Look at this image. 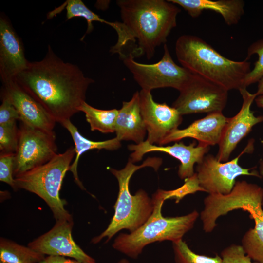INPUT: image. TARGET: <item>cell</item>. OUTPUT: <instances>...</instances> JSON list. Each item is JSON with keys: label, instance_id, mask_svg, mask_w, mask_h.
Returning <instances> with one entry per match:
<instances>
[{"label": "cell", "instance_id": "cell-5", "mask_svg": "<svg viewBox=\"0 0 263 263\" xmlns=\"http://www.w3.org/2000/svg\"><path fill=\"white\" fill-rule=\"evenodd\" d=\"M166 200L165 190H158L152 196L154 208L150 216L136 230L129 234H120L115 239L113 247L131 258L136 259L150 244L182 240L184 235L193 227L199 214L194 210L183 216L165 217L161 210Z\"/></svg>", "mask_w": 263, "mask_h": 263}, {"label": "cell", "instance_id": "cell-22", "mask_svg": "<svg viewBox=\"0 0 263 263\" xmlns=\"http://www.w3.org/2000/svg\"><path fill=\"white\" fill-rule=\"evenodd\" d=\"M45 255L14 241L0 239V263H39Z\"/></svg>", "mask_w": 263, "mask_h": 263}, {"label": "cell", "instance_id": "cell-26", "mask_svg": "<svg viewBox=\"0 0 263 263\" xmlns=\"http://www.w3.org/2000/svg\"><path fill=\"white\" fill-rule=\"evenodd\" d=\"M254 54L258 55V59L255 63L253 69L248 74L244 80L243 85L244 89L258 82L263 76V39L258 40L249 46L246 60H247Z\"/></svg>", "mask_w": 263, "mask_h": 263}, {"label": "cell", "instance_id": "cell-32", "mask_svg": "<svg viewBox=\"0 0 263 263\" xmlns=\"http://www.w3.org/2000/svg\"><path fill=\"white\" fill-rule=\"evenodd\" d=\"M44 263H85L75 259L58 256H48L43 260Z\"/></svg>", "mask_w": 263, "mask_h": 263}, {"label": "cell", "instance_id": "cell-8", "mask_svg": "<svg viewBox=\"0 0 263 263\" xmlns=\"http://www.w3.org/2000/svg\"><path fill=\"white\" fill-rule=\"evenodd\" d=\"M120 57L142 90L147 91L167 87L180 91L189 81L193 74L175 63L166 44H164L162 58L153 64L138 62L130 54Z\"/></svg>", "mask_w": 263, "mask_h": 263}, {"label": "cell", "instance_id": "cell-14", "mask_svg": "<svg viewBox=\"0 0 263 263\" xmlns=\"http://www.w3.org/2000/svg\"><path fill=\"white\" fill-rule=\"evenodd\" d=\"M243 104L239 112L229 118L225 127L216 156L221 162H226L239 143L244 138L256 124L263 122V116H255L250 107L257 97L255 93H250L246 88L239 90Z\"/></svg>", "mask_w": 263, "mask_h": 263}, {"label": "cell", "instance_id": "cell-19", "mask_svg": "<svg viewBox=\"0 0 263 263\" xmlns=\"http://www.w3.org/2000/svg\"><path fill=\"white\" fill-rule=\"evenodd\" d=\"M146 131L140 111L139 92L137 91L130 101L123 102L116 119L114 132L120 141L131 140L139 144L144 141Z\"/></svg>", "mask_w": 263, "mask_h": 263}, {"label": "cell", "instance_id": "cell-4", "mask_svg": "<svg viewBox=\"0 0 263 263\" xmlns=\"http://www.w3.org/2000/svg\"><path fill=\"white\" fill-rule=\"evenodd\" d=\"M162 163L160 158H148L142 164L136 165L129 158L123 169H109L116 178L119 185L118 197L114 206V213L108 227L101 234L93 238L92 243L97 244L104 238H107V243L119 231L127 229L132 232L146 222L153 210L152 199L143 189L132 195L129 189L130 180L140 169L150 167L157 171Z\"/></svg>", "mask_w": 263, "mask_h": 263}, {"label": "cell", "instance_id": "cell-33", "mask_svg": "<svg viewBox=\"0 0 263 263\" xmlns=\"http://www.w3.org/2000/svg\"><path fill=\"white\" fill-rule=\"evenodd\" d=\"M258 82V88L256 92L255 93L257 96L263 95V76L260 79V80Z\"/></svg>", "mask_w": 263, "mask_h": 263}, {"label": "cell", "instance_id": "cell-23", "mask_svg": "<svg viewBox=\"0 0 263 263\" xmlns=\"http://www.w3.org/2000/svg\"><path fill=\"white\" fill-rule=\"evenodd\" d=\"M78 111L85 113L92 131H98L104 133L114 132L118 110L98 109L84 101L79 107Z\"/></svg>", "mask_w": 263, "mask_h": 263}, {"label": "cell", "instance_id": "cell-30", "mask_svg": "<svg viewBox=\"0 0 263 263\" xmlns=\"http://www.w3.org/2000/svg\"><path fill=\"white\" fill-rule=\"evenodd\" d=\"M14 153H0V180L16 190L14 176Z\"/></svg>", "mask_w": 263, "mask_h": 263}, {"label": "cell", "instance_id": "cell-10", "mask_svg": "<svg viewBox=\"0 0 263 263\" xmlns=\"http://www.w3.org/2000/svg\"><path fill=\"white\" fill-rule=\"evenodd\" d=\"M54 131L49 132L21 124L14 155V176L49 161L57 153Z\"/></svg>", "mask_w": 263, "mask_h": 263}, {"label": "cell", "instance_id": "cell-6", "mask_svg": "<svg viewBox=\"0 0 263 263\" xmlns=\"http://www.w3.org/2000/svg\"><path fill=\"white\" fill-rule=\"evenodd\" d=\"M75 155V147H71L45 164L15 176L16 190L23 189L42 199L56 221H73L72 215L65 208L66 202L60 197L59 192Z\"/></svg>", "mask_w": 263, "mask_h": 263}, {"label": "cell", "instance_id": "cell-38", "mask_svg": "<svg viewBox=\"0 0 263 263\" xmlns=\"http://www.w3.org/2000/svg\"><path fill=\"white\" fill-rule=\"evenodd\" d=\"M39 263H44L43 262V261L40 262Z\"/></svg>", "mask_w": 263, "mask_h": 263}, {"label": "cell", "instance_id": "cell-9", "mask_svg": "<svg viewBox=\"0 0 263 263\" xmlns=\"http://www.w3.org/2000/svg\"><path fill=\"white\" fill-rule=\"evenodd\" d=\"M228 90L196 74L179 91L172 105L181 115L222 112L228 98Z\"/></svg>", "mask_w": 263, "mask_h": 263}, {"label": "cell", "instance_id": "cell-11", "mask_svg": "<svg viewBox=\"0 0 263 263\" xmlns=\"http://www.w3.org/2000/svg\"><path fill=\"white\" fill-rule=\"evenodd\" d=\"M253 142L248 143L241 153L230 161H219L216 156L207 154L197 164L196 171L200 186L209 194L226 195L232 190L236 179L246 175L262 178L258 171L243 168L239 164L240 157L252 150Z\"/></svg>", "mask_w": 263, "mask_h": 263}, {"label": "cell", "instance_id": "cell-18", "mask_svg": "<svg viewBox=\"0 0 263 263\" xmlns=\"http://www.w3.org/2000/svg\"><path fill=\"white\" fill-rule=\"evenodd\" d=\"M228 118L222 112L208 113L185 129L173 131L163 140L160 146L185 138L194 139L199 143L210 147L218 144Z\"/></svg>", "mask_w": 263, "mask_h": 263}, {"label": "cell", "instance_id": "cell-20", "mask_svg": "<svg viewBox=\"0 0 263 263\" xmlns=\"http://www.w3.org/2000/svg\"><path fill=\"white\" fill-rule=\"evenodd\" d=\"M184 8L192 18L204 10H212L221 15L225 23L236 24L244 14V2L242 0H168Z\"/></svg>", "mask_w": 263, "mask_h": 263}, {"label": "cell", "instance_id": "cell-31", "mask_svg": "<svg viewBox=\"0 0 263 263\" xmlns=\"http://www.w3.org/2000/svg\"><path fill=\"white\" fill-rule=\"evenodd\" d=\"M2 103L0 106V125L8 124L20 120L19 115L8 98L0 94Z\"/></svg>", "mask_w": 263, "mask_h": 263}, {"label": "cell", "instance_id": "cell-24", "mask_svg": "<svg viewBox=\"0 0 263 263\" xmlns=\"http://www.w3.org/2000/svg\"><path fill=\"white\" fill-rule=\"evenodd\" d=\"M66 9L67 20L75 17H81L85 19L87 23L86 33L82 37V40L85 36L90 33L93 30V22L98 21L105 23L113 27L117 34L120 33L122 29V22L119 21L111 22L100 18L98 15L88 8L81 0H68L64 4Z\"/></svg>", "mask_w": 263, "mask_h": 263}, {"label": "cell", "instance_id": "cell-35", "mask_svg": "<svg viewBox=\"0 0 263 263\" xmlns=\"http://www.w3.org/2000/svg\"><path fill=\"white\" fill-rule=\"evenodd\" d=\"M258 172L261 177H263V158L260 162Z\"/></svg>", "mask_w": 263, "mask_h": 263}, {"label": "cell", "instance_id": "cell-2", "mask_svg": "<svg viewBox=\"0 0 263 263\" xmlns=\"http://www.w3.org/2000/svg\"><path fill=\"white\" fill-rule=\"evenodd\" d=\"M122 32L112 54H123L132 45L130 54L135 58L145 56L151 59L155 49L166 44L171 30L176 26L180 9L175 4L164 0H118Z\"/></svg>", "mask_w": 263, "mask_h": 263}, {"label": "cell", "instance_id": "cell-15", "mask_svg": "<svg viewBox=\"0 0 263 263\" xmlns=\"http://www.w3.org/2000/svg\"><path fill=\"white\" fill-rule=\"evenodd\" d=\"M128 149L133 151L130 158L133 162L140 161L145 154L150 152L169 154L180 161L178 175L181 179H185L193 175L194 164L201 162L209 151L210 146L199 143L197 145L195 141L188 145L176 142L171 146H163L151 144L145 140L139 144L129 145Z\"/></svg>", "mask_w": 263, "mask_h": 263}, {"label": "cell", "instance_id": "cell-1", "mask_svg": "<svg viewBox=\"0 0 263 263\" xmlns=\"http://www.w3.org/2000/svg\"><path fill=\"white\" fill-rule=\"evenodd\" d=\"M14 80L60 124L79 112L94 82L77 65L57 56L50 45L42 60L29 62Z\"/></svg>", "mask_w": 263, "mask_h": 263}, {"label": "cell", "instance_id": "cell-25", "mask_svg": "<svg viewBox=\"0 0 263 263\" xmlns=\"http://www.w3.org/2000/svg\"><path fill=\"white\" fill-rule=\"evenodd\" d=\"M174 258L175 263H222L220 255L207 256L193 252L186 242L180 240L172 242Z\"/></svg>", "mask_w": 263, "mask_h": 263}, {"label": "cell", "instance_id": "cell-34", "mask_svg": "<svg viewBox=\"0 0 263 263\" xmlns=\"http://www.w3.org/2000/svg\"><path fill=\"white\" fill-rule=\"evenodd\" d=\"M255 101L258 107L263 108V95L257 96Z\"/></svg>", "mask_w": 263, "mask_h": 263}, {"label": "cell", "instance_id": "cell-17", "mask_svg": "<svg viewBox=\"0 0 263 263\" xmlns=\"http://www.w3.org/2000/svg\"><path fill=\"white\" fill-rule=\"evenodd\" d=\"M1 94L6 96L16 109L22 123L45 131H53L55 120L15 80L2 83Z\"/></svg>", "mask_w": 263, "mask_h": 263}, {"label": "cell", "instance_id": "cell-29", "mask_svg": "<svg viewBox=\"0 0 263 263\" xmlns=\"http://www.w3.org/2000/svg\"><path fill=\"white\" fill-rule=\"evenodd\" d=\"M220 256L222 263H256L245 254L241 245L234 244L224 248Z\"/></svg>", "mask_w": 263, "mask_h": 263}, {"label": "cell", "instance_id": "cell-37", "mask_svg": "<svg viewBox=\"0 0 263 263\" xmlns=\"http://www.w3.org/2000/svg\"><path fill=\"white\" fill-rule=\"evenodd\" d=\"M262 207L263 210V196H262Z\"/></svg>", "mask_w": 263, "mask_h": 263}, {"label": "cell", "instance_id": "cell-21", "mask_svg": "<svg viewBox=\"0 0 263 263\" xmlns=\"http://www.w3.org/2000/svg\"><path fill=\"white\" fill-rule=\"evenodd\" d=\"M61 124L69 132L75 144L76 157L71 165L69 170L72 172L76 184L82 189H84V188L77 174V165L81 155L87 151L94 149L116 150L121 147V141L116 137L102 141L90 140L83 137L79 133L77 128L71 122L70 119L64 121Z\"/></svg>", "mask_w": 263, "mask_h": 263}, {"label": "cell", "instance_id": "cell-36", "mask_svg": "<svg viewBox=\"0 0 263 263\" xmlns=\"http://www.w3.org/2000/svg\"><path fill=\"white\" fill-rule=\"evenodd\" d=\"M118 263H130L126 259H122L120 260Z\"/></svg>", "mask_w": 263, "mask_h": 263}, {"label": "cell", "instance_id": "cell-7", "mask_svg": "<svg viewBox=\"0 0 263 263\" xmlns=\"http://www.w3.org/2000/svg\"><path fill=\"white\" fill-rule=\"evenodd\" d=\"M263 188L246 181L238 182L228 194L220 196L218 209L223 215L241 209L247 211L254 221V227L243 235L241 246L245 254L256 263H263Z\"/></svg>", "mask_w": 263, "mask_h": 263}, {"label": "cell", "instance_id": "cell-16", "mask_svg": "<svg viewBox=\"0 0 263 263\" xmlns=\"http://www.w3.org/2000/svg\"><path fill=\"white\" fill-rule=\"evenodd\" d=\"M22 42L9 20L0 17V76L2 83L14 80L28 67Z\"/></svg>", "mask_w": 263, "mask_h": 263}, {"label": "cell", "instance_id": "cell-28", "mask_svg": "<svg viewBox=\"0 0 263 263\" xmlns=\"http://www.w3.org/2000/svg\"><path fill=\"white\" fill-rule=\"evenodd\" d=\"M197 191H204L205 190L200 186L196 173L192 176L186 178L184 184L179 188L171 190H165L167 199H173L178 203L185 196L193 194Z\"/></svg>", "mask_w": 263, "mask_h": 263}, {"label": "cell", "instance_id": "cell-12", "mask_svg": "<svg viewBox=\"0 0 263 263\" xmlns=\"http://www.w3.org/2000/svg\"><path fill=\"white\" fill-rule=\"evenodd\" d=\"M140 107L148 137L151 144L160 146L163 140L182 122V115L166 103L156 102L150 91L139 92Z\"/></svg>", "mask_w": 263, "mask_h": 263}, {"label": "cell", "instance_id": "cell-27", "mask_svg": "<svg viewBox=\"0 0 263 263\" xmlns=\"http://www.w3.org/2000/svg\"><path fill=\"white\" fill-rule=\"evenodd\" d=\"M19 142V129L16 122L0 125V153H15Z\"/></svg>", "mask_w": 263, "mask_h": 263}, {"label": "cell", "instance_id": "cell-13", "mask_svg": "<svg viewBox=\"0 0 263 263\" xmlns=\"http://www.w3.org/2000/svg\"><path fill=\"white\" fill-rule=\"evenodd\" d=\"M73 226V221H56L49 231L30 242L28 246L45 255L63 256L85 263H96L74 240Z\"/></svg>", "mask_w": 263, "mask_h": 263}, {"label": "cell", "instance_id": "cell-3", "mask_svg": "<svg viewBox=\"0 0 263 263\" xmlns=\"http://www.w3.org/2000/svg\"><path fill=\"white\" fill-rule=\"evenodd\" d=\"M175 53L182 67L228 91L244 89V80L251 71L250 63L247 60L229 59L193 35L179 37L175 43Z\"/></svg>", "mask_w": 263, "mask_h": 263}]
</instances>
